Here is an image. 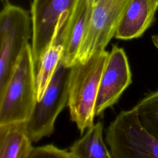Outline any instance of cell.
Returning a JSON list of instances; mask_svg holds the SVG:
<instances>
[{"label":"cell","mask_w":158,"mask_h":158,"mask_svg":"<svg viewBox=\"0 0 158 158\" xmlns=\"http://www.w3.org/2000/svg\"><path fill=\"white\" fill-rule=\"evenodd\" d=\"M103 124L98 122L87 129L83 137L75 141L69 151L75 158H112L102 137Z\"/></svg>","instance_id":"obj_13"},{"label":"cell","mask_w":158,"mask_h":158,"mask_svg":"<svg viewBox=\"0 0 158 158\" xmlns=\"http://www.w3.org/2000/svg\"><path fill=\"white\" fill-rule=\"evenodd\" d=\"M69 69L60 60L43 96L36 101L27 121L28 134L32 142L37 143L53 133L58 115L67 106Z\"/></svg>","instance_id":"obj_5"},{"label":"cell","mask_w":158,"mask_h":158,"mask_svg":"<svg viewBox=\"0 0 158 158\" xmlns=\"http://www.w3.org/2000/svg\"><path fill=\"white\" fill-rule=\"evenodd\" d=\"M131 82V72L126 53L122 48L113 45L101 75L95 115H102L107 109L115 104Z\"/></svg>","instance_id":"obj_7"},{"label":"cell","mask_w":158,"mask_h":158,"mask_svg":"<svg viewBox=\"0 0 158 158\" xmlns=\"http://www.w3.org/2000/svg\"><path fill=\"white\" fill-rule=\"evenodd\" d=\"M57 35L56 26L52 40L39 60L36 73L37 101L43 96L62 56L63 46L57 39Z\"/></svg>","instance_id":"obj_12"},{"label":"cell","mask_w":158,"mask_h":158,"mask_svg":"<svg viewBox=\"0 0 158 158\" xmlns=\"http://www.w3.org/2000/svg\"><path fill=\"white\" fill-rule=\"evenodd\" d=\"M1 1H2V2L3 4H5V3L9 2V0H1Z\"/></svg>","instance_id":"obj_18"},{"label":"cell","mask_w":158,"mask_h":158,"mask_svg":"<svg viewBox=\"0 0 158 158\" xmlns=\"http://www.w3.org/2000/svg\"><path fill=\"white\" fill-rule=\"evenodd\" d=\"M75 158L67 149H60L53 144H47L33 148L28 158Z\"/></svg>","instance_id":"obj_15"},{"label":"cell","mask_w":158,"mask_h":158,"mask_svg":"<svg viewBox=\"0 0 158 158\" xmlns=\"http://www.w3.org/2000/svg\"><path fill=\"white\" fill-rule=\"evenodd\" d=\"M128 1L95 0L89 26L81 43L77 62H85L95 52L105 49L115 36Z\"/></svg>","instance_id":"obj_6"},{"label":"cell","mask_w":158,"mask_h":158,"mask_svg":"<svg viewBox=\"0 0 158 158\" xmlns=\"http://www.w3.org/2000/svg\"><path fill=\"white\" fill-rule=\"evenodd\" d=\"M31 142L27 121L0 125V158H28Z\"/></svg>","instance_id":"obj_11"},{"label":"cell","mask_w":158,"mask_h":158,"mask_svg":"<svg viewBox=\"0 0 158 158\" xmlns=\"http://www.w3.org/2000/svg\"><path fill=\"white\" fill-rule=\"evenodd\" d=\"M156 12L151 0H128L121 15L114 37L122 40L140 37L151 25Z\"/></svg>","instance_id":"obj_10"},{"label":"cell","mask_w":158,"mask_h":158,"mask_svg":"<svg viewBox=\"0 0 158 158\" xmlns=\"http://www.w3.org/2000/svg\"><path fill=\"white\" fill-rule=\"evenodd\" d=\"M105 138L112 158H158V140L142 125L135 107L118 114Z\"/></svg>","instance_id":"obj_3"},{"label":"cell","mask_w":158,"mask_h":158,"mask_svg":"<svg viewBox=\"0 0 158 158\" xmlns=\"http://www.w3.org/2000/svg\"><path fill=\"white\" fill-rule=\"evenodd\" d=\"M109 53L99 51L86 61H77L70 67L67 106L70 119L81 135L94 124L99 83Z\"/></svg>","instance_id":"obj_1"},{"label":"cell","mask_w":158,"mask_h":158,"mask_svg":"<svg viewBox=\"0 0 158 158\" xmlns=\"http://www.w3.org/2000/svg\"><path fill=\"white\" fill-rule=\"evenodd\" d=\"M31 36L32 22L28 12L9 2L4 4L0 13V92Z\"/></svg>","instance_id":"obj_4"},{"label":"cell","mask_w":158,"mask_h":158,"mask_svg":"<svg viewBox=\"0 0 158 158\" xmlns=\"http://www.w3.org/2000/svg\"><path fill=\"white\" fill-rule=\"evenodd\" d=\"M135 107L142 125L158 140V90L146 95Z\"/></svg>","instance_id":"obj_14"},{"label":"cell","mask_w":158,"mask_h":158,"mask_svg":"<svg viewBox=\"0 0 158 158\" xmlns=\"http://www.w3.org/2000/svg\"><path fill=\"white\" fill-rule=\"evenodd\" d=\"M95 0H76L60 15L57 24V39L63 46L61 61L70 67L77 60L79 49L91 19Z\"/></svg>","instance_id":"obj_8"},{"label":"cell","mask_w":158,"mask_h":158,"mask_svg":"<svg viewBox=\"0 0 158 158\" xmlns=\"http://www.w3.org/2000/svg\"><path fill=\"white\" fill-rule=\"evenodd\" d=\"M152 6L153 7V9H154V10H157V9H158V0H151Z\"/></svg>","instance_id":"obj_17"},{"label":"cell","mask_w":158,"mask_h":158,"mask_svg":"<svg viewBox=\"0 0 158 158\" xmlns=\"http://www.w3.org/2000/svg\"><path fill=\"white\" fill-rule=\"evenodd\" d=\"M36 72L31 46L28 43L0 92V125L30 118L37 101Z\"/></svg>","instance_id":"obj_2"},{"label":"cell","mask_w":158,"mask_h":158,"mask_svg":"<svg viewBox=\"0 0 158 158\" xmlns=\"http://www.w3.org/2000/svg\"><path fill=\"white\" fill-rule=\"evenodd\" d=\"M76 0H33L31 49L37 70L40 59L49 44L62 13L70 10Z\"/></svg>","instance_id":"obj_9"},{"label":"cell","mask_w":158,"mask_h":158,"mask_svg":"<svg viewBox=\"0 0 158 158\" xmlns=\"http://www.w3.org/2000/svg\"><path fill=\"white\" fill-rule=\"evenodd\" d=\"M151 40H152V41L154 45L158 49V35H156L152 36Z\"/></svg>","instance_id":"obj_16"}]
</instances>
